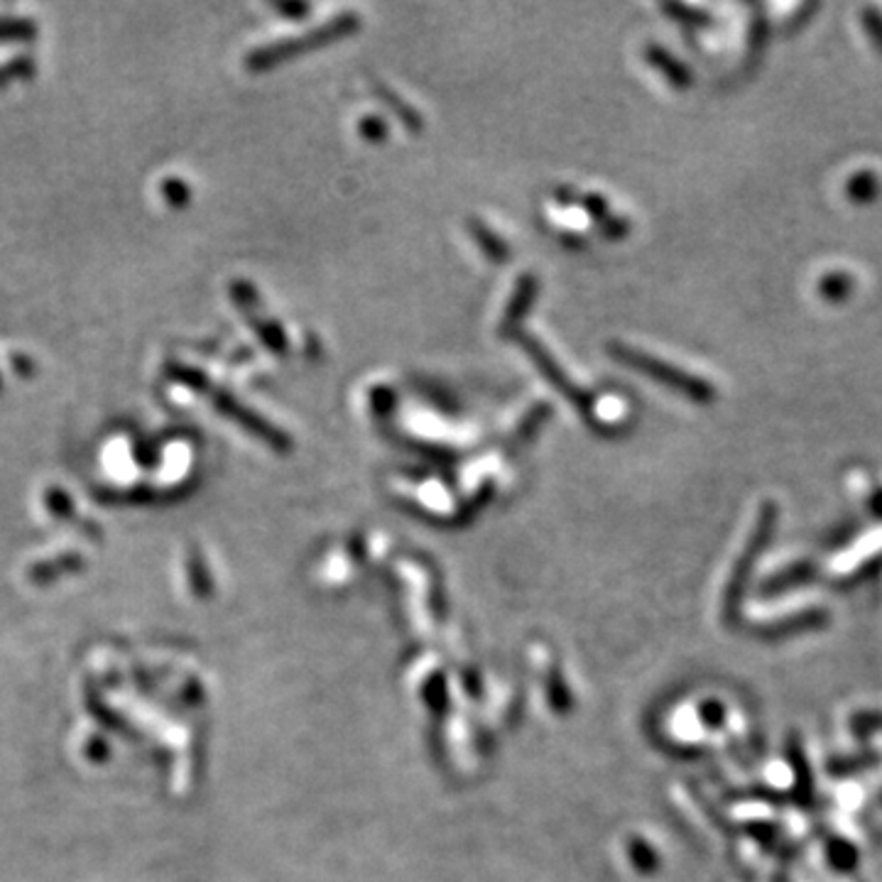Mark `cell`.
Here are the masks:
<instances>
[{
	"instance_id": "obj_11",
	"label": "cell",
	"mask_w": 882,
	"mask_h": 882,
	"mask_svg": "<svg viewBox=\"0 0 882 882\" xmlns=\"http://www.w3.org/2000/svg\"><path fill=\"white\" fill-rule=\"evenodd\" d=\"M359 131L365 140H368V143H385V137H387V125L381 121V118H373V115L363 118Z\"/></svg>"
},
{
	"instance_id": "obj_6",
	"label": "cell",
	"mask_w": 882,
	"mask_h": 882,
	"mask_svg": "<svg viewBox=\"0 0 882 882\" xmlns=\"http://www.w3.org/2000/svg\"><path fill=\"white\" fill-rule=\"evenodd\" d=\"M371 86H373V91L378 93V99L395 113L397 121H400L407 128V131H415V133L422 131L425 121H422V115H419V111L415 109V106L403 101V96L397 91H393L390 86H385L383 81H373Z\"/></svg>"
},
{
	"instance_id": "obj_15",
	"label": "cell",
	"mask_w": 882,
	"mask_h": 882,
	"mask_svg": "<svg viewBox=\"0 0 882 882\" xmlns=\"http://www.w3.org/2000/svg\"><path fill=\"white\" fill-rule=\"evenodd\" d=\"M277 10L289 18H302L309 13V5L307 3H277Z\"/></svg>"
},
{
	"instance_id": "obj_14",
	"label": "cell",
	"mask_w": 882,
	"mask_h": 882,
	"mask_svg": "<svg viewBox=\"0 0 882 882\" xmlns=\"http://www.w3.org/2000/svg\"><path fill=\"white\" fill-rule=\"evenodd\" d=\"M201 562L199 559H191L189 562V574H191V586L194 591H203L207 588V581H203V572H201Z\"/></svg>"
},
{
	"instance_id": "obj_12",
	"label": "cell",
	"mask_w": 882,
	"mask_h": 882,
	"mask_svg": "<svg viewBox=\"0 0 882 882\" xmlns=\"http://www.w3.org/2000/svg\"><path fill=\"white\" fill-rule=\"evenodd\" d=\"M628 231H630V223L618 217H608L604 223H600V233H604V239H608V241L626 239Z\"/></svg>"
},
{
	"instance_id": "obj_7",
	"label": "cell",
	"mask_w": 882,
	"mask_h": 882,
	"mask_svg": "<svg viewBox=\"0 0 882 882\" xmlns=\"http://www.w3.org/2000/svg\"><path fill=\"white\" fill-rule=\"evenodd\" d=\"M468 231L473 235V241L478 243V249L483 251V255L488 257L490 263L503 265L510 261V249L500 241V235L490 229V225L483 223L481 219H468Z\"/></svg>"
},
{
	"instance_id": "obj_13",
	"label": "cell",
	"mask_w": 882,
	"mask_h": 882,
	"mask_svg": "<svg viewBox=\"0 0 882 882\" xmlns=\"http://www.w3.org/2000/svg\"><path fill=\"white\" fill-rule=\"evenodd\" d=\"M371 405L378 415H390L395 407V395L387 387H375V390H371Z\"/></svg>"
},
{
	"instance_id": "obj_1",
	"label": "cell",
	"mask_w": 882,
	"mask_h": 882,
	"mask_svg": "<svg viewBox=\"0 0 882 882\" xmlns=\"http://www.w3.org/2000/svg\"><path fill=\"white\" fill-rule=\"evenodd\" d=\"M359 27H361V15L346 10V13H339L337 18L327 20L324 25L305 32V35L287 37L283 42H275V45H267V47L251 52L249 62L245 64H249L251 71L273 69V67H277V64L295 59L297 55H305V52L333 45V42H339L341 37L353 35Z\"/></svg>"
},
{
	"instance_id": "obj_2",
	"label": "cell",
	"mask_w": 882,
	"mask_h": 882,
	"mask_svg": "<svg viewBox=\"0 0 882 882\" xmlns=\"http://www.w3.org/2000/svg\"><path fill=\"white\" fill-rule=\"evenodd\" d=\"M608 356L613 361L628 365V368L640 371L642 375H648V378H652V381H658V383H662L666 387H672V390H676V393L686 395L690 400H696V403H712L714 400V387L708 385L706 381H698V378H694V375L684 373L680 368H674V365H670V363H664L660 359L650 356V353H642L638 349L628 346V343H618V341L608 343Z\"/></svg>"
},
{
	"instance_id": "obj_4",
	"label": "cell",
	"mask_w": 882,
	"mask_h": 882,
	"mask_svg": "<svg viewBox=\"0 0 882 882\" xmlns=\"http://www.w3.org/2000/svg\"><path fill=\"white\" fill-rule=\"evenodd\" d=\"M217 405L221 407L223 415H229L231 419H235V422L243 425L251 434L261 437L265 444H271L275 451H279V454H287V451L293 449V439H289L285 432H279V429L273 427L271 422H265L263 417H257L255 412L245 410V407L235 403L233 397L219 393L217 395Z\"/></svg>"
},
{
	"instance_id": "obj_9",
	"label": "cell",
	"mask_w": 882,
	"mask_h": 882,
	"mask_svg": "<svg viewBox=\"0 0 882 882\" xmlns=\"http://www.w3.org/2000/svg\"><path fill=\"white\" fill-rule=\"evenodd\" d=\"M552 417V405H547V403H537L530 412L525 415V419L520 422V427H518V432H515V439H512V446H522V444H527V441H530L534 434H537V429H540L547 419Z\"/></svg>"
},
{
	"instance_id": "obj_3",
	"label": "cell",
	"mask_w": 882,
	"mask_h": 882,
	"mask_svg": "<svg viewBox=\"0 0 882 882\" xmlns=\"http://www.w3.org/2000/svg\"><path fill=\"white\" fill-rule=\"evenodd\" d=\"M508 337L515 343H520L527 356H530V361L537 365V371L544 375V381L552 387H556V390L576 407L578 415L584 417L586 422H594V397H591L586 390H581V387L572 378H569V375L562 371V365L554 361L552 353L547 351L542 343L532 337V333H527L522 329L510 331Z\"/></svg>"
},
{
	"instance_id": "obj_10",
	"label": "cell",
	"mask_w": 882,
	"mask_h": 882,
	"mask_svg": "<svg viewBox=\"0 0 882 882\" xmlns=\"http://www.w3.org/2000/svg\"><path fill=\"white\" fill-rule=\"evenodd\" d=\"M581 203H584V209L594 217L598 223H604L610 217V209H608V201L600 197V194H581Z\"/></svg>"
},
{
	"instance_id": "obj_5",
	"label": "cell",
	"mask_w": 882,
	"mask_h": 882,
	"mask_svg": "<svg viewBox=\"0 0 882 882\" xmlns=\"http://www.w3.org/2000/svg\"><path fill=\"white\" fill-rule=\"evenodd\" d=\"M537 293H540V283H537V277L525 273L518 279V285H515V293H512V299L508 302V307H505V317L500 324L503 337H508L510 331L518 329V324L525 319L527 311H530V307L534 305Z\"/></svg>"
},
{
	"instance_id": "obj_8",
	"label": "cell",
	"mask_w": 882,
	"mask_h": 882,
	"mask_svg": "<svg viewBox=\"0 0 882 882\" xmlns=\"http://www.w3.org/2000/svg\"><path fill=\"white\" fill-rule=\"evenodd\" d=\"M644 57H648V62L652 64V67L660 69L674 86H680V89H684V86L692 84L690 69H686L680 59H674L666 49L652 45V47H648V52H644Z\"/></svg>"
}]
</instances>
